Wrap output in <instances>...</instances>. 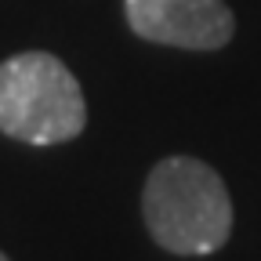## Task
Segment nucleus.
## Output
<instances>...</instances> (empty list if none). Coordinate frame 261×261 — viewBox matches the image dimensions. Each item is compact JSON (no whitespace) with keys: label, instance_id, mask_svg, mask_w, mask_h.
<instances>
[{"label":"nucleus","instance_id":"1","mask_svg":"<svg viewBox=\"0 0 261 261\" xmlns=\"http://www.w3.org/2000/svg\"><path fill=\"white\" fill-rule=\"evenodd\" d=\"M142 218L163 250L200 257L225 247L232 232V200L211 163L196 156H167L145 181Z\"/></svg>","mask_w":261,"mask_h":261},{"label":"nucleus","instance_id":"4","mask_svg":"<svg viewBox=\"0 0 261 261\" xmlns=\"http://www.w3.org/2000/svg\"><path fill=\"white\" fill-rule=\"evenodd\" d=\"M0 261H8V254H4V250H0Z\"/></svg>","mask_w":261,"mask_h":261},{"label":"nucleus","instance_id":"2","mask_svg":"<svg viewBox=\"0 0 261 261\" xmlns=\"http://www.w3.org/2000/svg\"><path fill=\"white\" fill-rule=\"evenodd\" d=\"M84 127V91L62 58L18 51L0 62V135L25 145H62Z\"/></svg>","mask_w":261,"mask_h":261},{"label":"nucleus","instance_id":"3","mask_svg":"<svg viewBox=\"0 0 261 261\" xmlns=\"http://www.w3.org/2000/svg\"><path fill=\"white\" fill-rule=\"evenodd\" d=\"M123 15L142 40L185 51H218L236 33L225 0H123Z\"/></svg>","mask_w":261,"mask_h":261}]
</instances>
